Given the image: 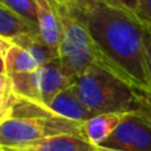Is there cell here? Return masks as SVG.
Masks as SVG:
<instances>
[{
	"mask_svg": "<svg viewBox=\"0 0 151 151\" xmlns=\"http://www.w3.org/2000/svg\"><path fill=\"white\" fill-rule=\"evenodd\" d=\"M91 37L115 74L142 93L151 94L147 65L146 25L121 5L89 3L77 8Z\"/></svg>",
	"mask_w": 151,
	"mask_h": 151,
	"instance_id": "obj_1",
	"label": "cell"
},
{
	"mask_svg": "<svg viewBox=\"0 0 151 151\" xmlns=\"http://www.w3.org/2000/svg\"><path fill=\"white\" fill-rule=\"evenodd\" d=\"M83 123L53 114L48 107L19 98L0 122V147L20 149L64 134L82 135Z\"/></svg>",
	"mask_w": 151,
	"mask_h": 151,
	"instance_id": "obj_2",
	"label": "cell"
},
{
	"mask_svg": "<svg viewBox=\"0 0 151 151\" xmlns=\"http://www.w3.org/2000/svg\"><path fill=\"white\" fill-rule=\"evenodd\" d=\"M82 102L96 114L126 113L142 109V91L119 76L101 66H93L73 82Z\"/></svg>",
	"mask_w": 151,
	"mask_h": 151,
	"instance_id": "obj_3",
	"label": "cell"
},
{
	"mask_svg": "<svg viewBox=\"0 0 151 151\" xmlns=\"http://www.w3.org/2000/svg\"><path fill=\"white\" fill-rule=\"evenodd\" d=\"M60 19L63 36L57 53L66 74L74 81L93 66H101L115 74L82 19L76 13H66Z\"/></svg>",
	"mask_w": 151,
	"mask_h": 151,
	"instance_id": "obj_4",
	"label": "cell"
},
{
	"mask_svg": "<svg viewBox=\"0 0 151 151\" xmlns=\"http://www.w3.org/2000/svg\"><path fill=\"white\" fill-rule=\"evenodd\" d=\"M101 149L113 151H151V114L143 106L126 113Z\"/></svg>",
	"mask_w": 151,
	"mask_h": 151,
	"instance_id": "obj_5",
	"label": "cell"
},
{
	"mask_svg": "<svg viewBox=\"0 0 151 151\" xmlns=\"http://www.w3.org/2000/svg\"><path fill=\"white\" fill-rule=\"evenodd\" d=\"M35 89H36V102L47 107L58 94L74 81L66 74L58 60L42 65L33 73Z\"/></svg>",
	"mask_w": 151,
	"mask_h": 151,
	"instance_id": "obj_6",
	"label": "cell"
},
{
	"mask_svg": "<svg viewBox=\"0 0 151 151\" xmlns=\"http://www.w3.org/2000/svg\"><path fill=\"white\" fill-rule=\"evenodd\" d=\"M0 56L1 72L9 76L35 73L41 66L28 49L4 39H0Z\"/></svg>",
	"mask_w": 151,
	"mask_h": 151,
	"instance_id": "obj_7",
	"label": "cell"
},
{
	"mask_svg": "<svg viewBox=\"0 0 151 151\" xmlns=\"http://www.w3.org/2000/svg\"><path fill=\"white\" fill-rule=\"evenodd\" d=\"M47 107L58 117L80 123H83L94 115L80 98L74 85H70L65 90L61 91Z\"/></svg>",
	"mask_w": 151,
	"mask_h": 151,
	"instance_id": "obj_8",
	"label": "cell"
},
{
	"mask_svg": "<svg viewBox=\"0 0 151 151\" xmlns=\"http://www.w3.org/2000/svg\"><path fill=\"white\" fill-rule=\"evenodd\" d=\"M35 1L37 5V27H39L40 36L57 53L61 36H63L61 19L50 0H35Z\"/></svg>",
	"mask_w": 151,
	"mask_h": 151,
	"instance_id": "obj_9",
	"label": "cell"
},
{
	"mask_svg": "<svg viewBox=\"0 0 151 151\" xmlns=\"http://www.w3.org/2000/svg\"><path fill=\"white\" fill-rule=\"evenodd\" d=\"M98 147L91 145L85 137L74 134H64L48 138L36 145L20 149L0 147V151H97Z\"/></svg>",
	"mask_w": 151,
	"mask_h": 151,
	"instance_id": "obj_10",
	"label": "cell"
},
{
	"mask_svg": "<svg viewBox=\"0 0 151 151\" xmlns=\"http://www.w3.org/2000/svg\"><path fill=\"white\" fill-rule=\"evenodd\" d=\"M123 115L125 114H121V113H106V114L93 115L83 122V137L96 147H101L118 127Z\"/></svg>",
	"mask_w": 151,
	"mask_h": 151,
	"instance_id": "obj_11",
	"label": "cell"
},
{
	"mask_svg": "<svg viewBox=\"0 0 151 151\" xmlns=\"http://www.w3.org/2000/svg\"><path fill=\"white\" fill-rule=\"evenodd\" d=\"M40 33L39 27L0 4V39L16 41L29 35Z\"/></svg>",
	"mask_w": 151,
	"mask_h": 151,
	"instance_id": "obj_12",
	"label": "cell"
},
{
	"mask_svg": "<svg viewBox=\"0 0 151 151\" xmlns=\"http://www.w3.org/2000/svg\"><path fill=\"white\" fill-rule=\"evenodd\" d=\"M0 4L37 25V5L35 0H0Z\"/></svg>",
	"mask_w": 151,
	"mask_h": 151,
	"instance_id": "obj_13",
	"label": "cell"
},
{
	"mask_svg": "<svg viewBox=\"0 0 151 151\" xmlns=\"http://www.w3.org/2000/svg\"><path fill=\"white\" fill-rule=\"evenodd\" d=\"M135 13L145 25L151 28V0H138Z\"/></svg>",
	"mask_w": 151,
	"mask_h": 151,
	"instance_id": "obj_14",
	"label": "cell"
},
{
	"mask_svg": "<svg viewBox=\"0 0 151 151\" xmlns=\"http://www.w3.org/2000/svg\"><path fill=\"white\" fill-rule=\"evenodd\" d=\"M146 48H147V65H149V73L151 81V28L146 25Z\"/></svg>",
	"mask_w": 151,
	"mask_h": 151,
	"instance_id": "obj_15",
	"label": "cell"
},
{
	"mask_svg": "<svg viewBox=\"0 0 151 151\" xmlns=\"http://www.w3.org/2000/svg\"><path fill=\"white\" fill-rule=\"evenodd\" d=\"M118 1L122 7H125L126 9H129L130 12L135 13L137 12V5H138V0H115ZM137 15V13H135Z\"/></svg>",
	"mask_w": 151,
	"mask_h": 151,
	"instance_id": "obj_16",
	"label": "cell"
},
{
	"mask_svg": "<svg viewBox=\"0 0 151 151\" xmlns=\"http://www.w3.org/2000/svg\"><path fill=\"white\" fill-rule=\"evenodd\" d=\"M142 101H143V106L146 107L147 111L151 114V94L142 93Z\"/></svg>",
	"mask_w": 151,
	"mask_h": 151,
	"instance_id": "obj_17",
	"label": "cell"
},
{
	"mask_svg": "<svg viewBox=\"0 0 151 151\" xmlns=\"http://www.w3.org/2000/svg\"><path fill=\"white\" fill-rule=\"evenodd\" d=\"M97 151H106V150H105V149H101V147H98V150H97Z\"/></svg>",
	"mask_w": 151,
	"mask_h": 151,
	"instance_id": "obj_18",
	"label": "cell"
}]
</instances>
